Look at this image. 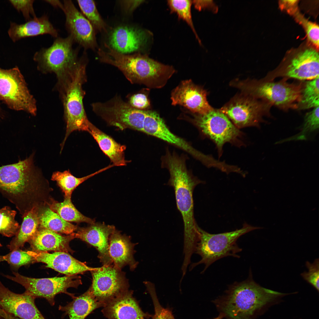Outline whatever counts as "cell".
<instances>
[{
    "instance_id": "obj_11",
    "label": "cell",
    "mask_w": 319,
    "mask_h": 319,
    "mask_svg": "<svg viewBox=\"0 0 319 319\" xmlns=\"http://www.w3.org/2000/svg\"><path fill=\"white\" fill-rule=\"evenodd\" d=\"M13 273L14 276H4L22 285L25 292L35 299H45L52 306L54 305L55 297L58 294L65 293L73 298L74 294L68 292L67 289L70 287L77 288L82 284L80 277L77 275L39 279L25 276L16 272Z\"/></svg>"
},
{
    "instance_id": "obj_1",
    "label": "cell",
    "mask_w": 319,
    "mask_h": 319,
    "mask_svg": "<svg viewBox=\"0 0 319 319\" xmlns=\"http://www.w3.org/2000/svg\"><path fill=\"white\" fill-rule=\"evenodd\" d=\"M34 154L18 162L0 167V193L22 216L45 201L44 182L33 162Z\"/></svg>"
},
{
    "instance_id": "obj_32",
    "label": "cell",
    "mask_w": 319,
    "mask_h": 319,
    "mask_svg": "<svg viewBox=\"0 0 319 319\" xmlns=\"http://www.w3.org/2000/svg\"><path fill=\"white\" fill-rule=\"evenodd\" d=\"M16 214L8 206L0 208V234L8 237L16 235L20 227L15 219Z\"/></svg>"
},
{
    "instance_id": "obj_22",
    "label": "cell",
    "mask_w": 319,
    "mask_h": 319,
    "mask_svg": "<svg viewBox=\"0 0 319 319\" xmlns=\"http://www.w3.org/2000/svg\"><path fill=\"white\" fill-rule=\"evenodd\" d=\"M133 291L128 290L106 303L102 312L108 319H145L144 313L133 296Z\"/></svg>"
},
{
    "instance_id": "obj_29",
    "label": "cell",
    "mask_w": 319,
    "mask_h": 319,
    "mask_svg": "<svg viewBox=\"0 0 319 319\" xmlns=\"http://www.w3.org/2000/svg\"><path fill=\"white\" fill-rule=\"evenodd\" d=\"M39 219L41 228L58 233L69 235L74 233L78 228L77 226L65 221L48 207L39 214Z\"/></svg>"
},
{
    "instance_id": "obj_20",
    "label": "cell",
    "mask_w": 319,
    "mask_h": 319,
    "mask_svg": "<svg viewBox=\"0 0 319 319\" xmlns=\"http://www.w3.org/2000/svg\"><path fill=\"white\" fill-rule=\"evenodd\" d=\"M145 31L135 27L122 25L111 32L108 37L110 48L121 53L126 54L140 50L147 42Z\"/></svg>"
},
{
    "instance_id": "obj_42",
    "label": "cell",
    "mask_w": 319,
    "mask_h": 319,
    "mask_svg": "<svg viewBox=\"0 0 319 319\" xmlns=\"http://www.w3.org/2000/svg\"><path fill=\"white\" fill-rule=\"evenodd\" d=\"M128 103L133 107L141 110L147 108L150 105L147 95L143 93L133 95L130 98Z\"/></svg>"
},
{
    "instance_id": "obj_6",
    "label": "cell",
    "mask_w": 319,
    "mask_h": 319,
    "mask_svg": "<svg viewBox=\"0 0 319 319\" xmlns=\"http://www.w3.org/2000/svg\"><path fill=\"white\" fill-rule=\"evenodd\" d=\"M263 228L252 226L246 223L239 229L230 232L212 234L198 226L199 240L195 253L201 257L198 262L192 263L189 269L191 271L197 266L204 264L203 273L212 263L221 258L228 256L239 258L237 253L242 251L237 243L241 236L253 230Z\"/></svg>"
},
{
    "instance_id": "obj_3",
    "label": "cell",
    "mask_w": 319,
    "mask_h": 319,
    "mask_svg": "<svg viewBox=\"0 0 319 319\" xmlns=\"http://www.w3.org/2000/svg\"><path fill=\"white\" fill-rule=\"evenodd\" d=\"M106 51L97 53L102 62L118 68L132 84H143L151 88L163 87L175 72L172 66L156 61L146 55L119 53L107 45Z\"/></svg>"
},
{
    "instance_id": "obj_49",
    "label": "cell",
    "mask_w": 319,
    "mask_h": 319,
    "mask_svg": "<svg viewBox=\"0 0 319 319\" xmlns=\"http://www.w3.org/2000/svg\"><path fill=\"white\" fill-rule=\"evenodd\" d=\"M4 261V256L0 255V262Z\"/></svg>"
},
{
    "instance_id": "obj_4",
    "label": "cell",
    "mask_w": 319,
    "mask_h": 319,
    "mask_svg": "<svg viewBox=\"0 0 319 319\" xmlns=\"http://www.w3.org/2000/svg\"><path fill=\"white\" fill-rule=\"evenodd\" d=\"M286 294L264 288L248 278L230 285L224 295L214 301L217 307L229 319H251L254 314L274 298Z\"/></svg>"
},
{
    "instance_id": "obj_50",
    "label": "cell",
    "mask_w": 319,
    "mask_h": 319,
    "mask_svg": "<svg viewBox=\"0 0 319 319\" xmlns=\"http://www.w3.org/2000/svg\"><path fill=\"white\" fill-rule=\"evenodd\" d=\"M12 319H21L19 318H18L15 317H14V316H13V315H12Z\"/></svg>"
},
{
    "instance_id": "obj_37",
    "label": "cell",
    "mask_w": 319,
    "mask_h": 319,
    "mask_svg": "<svg viewBox=\"0 0 319 319\" xmlns=\"http://www.w3.org/2000/svg\"><path fill=\"white\" fill-rule=\"evenodd\" d=\"M4 261H6L12 268L18 269L21 266L27 265L35 261L34 258L28 251L22 250L20 249L13 250L4 256Z\"/></svg>"
},
{
    "instance_id": "obj_18",
    "label": "cell",
    "mask_w": 319,
    "mask_h": 319,
    "mask_svg": "<svg viewBox=\"0 0 319 319\" xmlns=\"http://www.w3.org/2000/svg\"><path fill=\"white\" fill-rule=\"evenodd\" d=\"M115 229L114 225L95 222L87 227L79 228L74 232L75 237L95 247L98 252V257L103 265H110L113 263L109 254V240Z\"/></svg>"
},
{
    "instance_id": "obj_39",
    "label": "cell",
    "mask_w": 319,
    "mask_h": 319,
    "mask_svg": "<svg viewBox=\"0 0 319 319\" xmlns=\"http://www.w3.org/2000/svg\"><path fill=\"white\" fill-rule=\"evenodd\" d=\"M144 283L152 299L155 313L152 319H169V310L163 307L160 304L156 293L154 284L149 281H144Z\"/></svg>"
},
{
    "instance_id": "obj_8",
    "label": "cell",
    "mask_w": 319,
    "mask_h": 319,
    "mask_svg": "<svg viewBox=\"0 0 319 319\" xmlns=\"http://www.w3.org/2000/svg\"><path fill=\"white\" fill-rule=\"evenodd\" d=\"M74 42L69 35L57 37L51 46L35 54L34 60L38 69L44 73H53L57 77L73 66L78 61V49L73 47Z\"/></svg>"
},
{
    "instance_id": "obj_25",
    "label": "cell",
    "mask_w": 319,
    "mask_h": 319,
    "mask_svg": "<svg viewBox=\"0 0 319 319\" xmlns=\"http://www.w3.org/2000/svg\"><path fill=\"white\" fill-rule=\"evenodd\" d=\"M8 34L12 40L15 42L23 38L45 34L56 38L58 33L48 17L44 15L33 18L22 24L11 22Z\"/></svg>"
},
{
    "instance_id": "obj_40",
    "label": "cell",
    "mask_w": 319,
    "mask_h": 319,
    "mask_svg": "<svg viewBox=\"0 0 319 319\" xmlns=\"http://www.w3.org/2000/svg\"><path fill=\"white\" fill-rule=\"evenodd\" d=\"M319 260L315 259L313 263L308 261L306 262V266L308 269L307 272L305 271L301 275L306 281L313 286L318 291L319 279Z\"/></svg>"
},
{
    "instance_id": "obj_28",
    "label": "cell",
    "mask_w": 319,
    "mask_h": 319,
    "mask_svg": "<svg viewBox=\"0 0 319 319\" xmlns=\"http://www.w3.org/2000/svg\"><path fill=\"white\" fill-rule=\"evenodd\" d=\"M104 306L95 298L88 289L81 295L75 297L66 305H59L58 309L68 315L69 319H84L93 310Z\"/></svg>"
},
{
    "instance_id": "obj_21",
    "label": "cell",
    "mask_w": 319,
    "mask_h": 319,
    "mask_svg": "<svg viewBox=\"0 0 319 319\" xmlns=\"http://www.w3.org/2000/svg\"><path fill=\"white\" fill-rule=\"evenodd\" d=\"M287 67L285 76L300 80H311L319 77V54L308 48L298 52Z\"/></svg>"
},
{
    "instance_id": "obj_46",
    "label": "cell",
    "mask_w": 319,
    "mask_h": 319,
    "mask_svg": "<svg viewBox=\"0 0 319 319\" xmlns=\"http://www.w3.org/2000/svg\"><path fill=\"white\" fill-rule=\"evenodd\" d=\"M11 315L0 308V319H9Z\"/></svg>"
},
{
    "instance_id": "obj_26",
    "label": "cell",
    "mask_w": 319,
    "mask_h": 319,
    "mask_svg": "<svg viewBox=\"0 0 319 319\" xmlns=\"http://www.w3.org/2000/svg\"><path fill=\"white\" fill-rule=\"evenodd\" d=\"M87 132L96 140L101 149L109 158L114 166H124L127 165L128 161L125 160L124 156L125 146L117 142L92 123Z\"/></svg>"
},
{
    "instance_id": "obj_33",
    "label": "cell",
    "mask_w": 319,
    "mask_h": 319,
    "mask_svg": "<svg viewBox=\"0 0 319 319\" xmlns=\"http://www.w3.org/2000/svg\"><path fill=\"white\" fill-rule=\"evenodd\" d=\"M319 77L308 81L302 90L299 105L302 109L319 106Z\"/></svg>"
},
{
    "instance_id": "obj_19",
    "label": "cell",
    "mask_w": 319,
    "mask_h": 319,
    "mask_svg": "<svg viewBox=\"0 0 319 319\" xmlns=\"http://www.w3.org/2000/svg\"><path fill=\"white\" fill-rule=\"evenodd\" d=\"M28 252L35 261L45 263L46 267L66 276L77 275L87 271H91L96 268L88 266L85 263L78 260L64 252H54L52 253L33 251Z\"/></svg>"
},
{
    "instance_id": "obj_34",
    "label": "cell",
    "mask_w": 319,
    "mask_h": 319,
    "mask_svg": "<svg viewBox=\"0 0 319 319\" xmlns=\"http://www.w3.org/2000/svg\"><path fill=\"white\" fill-rule=\"evenodd\" d=\"M83 15L90 22L94 28L100 31L107 30V25L101 18L92 0H77Z\"/></svg>"
},
{
    "instance_id": "obj_16",
    "label": "cell",
    "mask_w": 319,
    "mask_h": 319,
    "mask_svg": "<svg viewBox=\"0 0 319 319\" xmlns=\"http://www.w3.org/2000/svg\"><path fill=\"white\" fill-rule=\"evenodd\" d=\"M207 95L206 90L191 80L183 81L172 92V104L183 106L194 113L204 114L213 109L207 100Z\"/></svg>"
},
{
    "instance_id": "obj_48",
    "label": "cell",
    "mask_w": 319,
    "mask_h": 319,
    "mask_svg": "<svg viewBox=\"0 0 319 319\" xmlns=\"http://www.w3.org/2000/svg\"><path fill=\"white\" fill-rule=\"evenodd\" d=\"M169 319H175L171 311L170 310H169Z\"/></svg>"
},
{
    "instance_id": "obj_45",
    "label": "cell",
    "mask_w": 319,
    "mask_h": 319,
    "mask_svg": "<svg viewBox=\"0 0 319 319\" xmlns=\"http://www.w3.org/2000/svg\"><path fill=\"white\" fill-rule=\"evenodd\" d=\"M55 8H59L62 9L63 4L59 0H45Z\"/></svg>"
},
{
    "instance_id": "obj_5",
    "label": "cell",
    "mask_w": 319,
    "mask_h": 319,
    "mask_svg": "<svg viewBox=\"0 0 319 319\" xmlns=\"http://www.w3.org/2000/svg\"><path fill=\"white\" fill-rule=\"evenodd\" d=\"M165 161L170 176L168 184L174 188L177 207L183 221L184 244L192 246L199 237L194 217L193 193L195 187L204 182L189 172L184 161L175 154H167Z\"/></svg>"
},
{
    "instance_id": "obj_10",
    "label": "cell",
    "mask_w": 319,
    "mask_h": 319,
    "mask_svg": "<svg viewBox=\"0 0 319 319\" xmlns=\"http://www.w3.org/2000/svg\"><path fill=\"white\" fill-rule=\"evenodd\" d=\"M0 99L12 109L34 116L36 114L35 99L17 66L8 69L0 68Z\"/></svg>"
},
{
    "instance_id": "obj_38",
    "label": "cell",
    "mask_w": 319,
    "mask_h": 319,
    "mask_svg": "<svg viewBox=\"0 0 319 319\" xmlns=\"http://www.w3.org/2000/svg\"><path fill=\"white\" fill-rule=\"evenodd\" d=\"M295 19L304 28L307 38L310 42L316 48L319 47L318 25L316 23L308 20L297 12L294 14Z\"/></svg>"
},
{
    "instance_id": "obj_30",
    "label": "cell",
    "mask_w": 319,
    "mask_h": 319,
    "mask_svg": "<svg viewBox=\"0 0 319 319\" xmlns=\"http://www.w3.org/2000/svg\"><path fill=\"white\" fill-rule=\"evenodd\" d=\"M113 167L112 165L86 176L78 178L74 176L69 170L63 172L56 171L52 175L51 180L56 181L64 194V197H71L74 190L79 185L90 178Z\"/></svg>"
},
{
    "instance_id": "obj_52",
    "label": "cell",
    "mask_w": 319,
    "mask_h": 319,
    "mask_svg": "<svg viewBox=\"0 0 319 319\" xmlns=\"http://www.w3.org/2000/svg\"><path fill=\"white\" fill-rule=\"evenodd\" d=\"M10 319H12V317H11V318Z\"/></svg>"
},
{
    "instance_id": "obj_44",
    "label": "cell",
    "mask_w": 319,
    "mask_h": 319,
    "mask_svg": "<svg viewBox=\"0 0 319 319\" xmlns=\"http://www.w3.org/2000/svg\"><path fill=\"white\" fill-rule=\"evenodd\" d=\"M144 1L142 0H125L120 1V2L125 11L128 13H131Z\"/></svg>"
},
{
    "instance_id": "obj_12",
    "label": "cell",
    "mask_w": 319,
    "mask_h": 319,
    "mask_svg": "<svg viewBox=\"0 0 319 319\" xmlns=\"http://www.w3.org/2000/svg\"><path fill=\"white\" fill-rule=\"evenodd\" d=\"M91 272L92 282L88 290L104 306L128 290L129 284L125 272L113 264L96 268Z\"/></svg>"
},
{
    "instance_id": "obj_41",
    "label": "cell",
    "mask_w": 319,
    "mask_h": 319,
    "mask_svg": "<svg viewBox=\"0 0 319 319\" xmlns=\"http://www.w3.org/2000/svg\"><path fill=\"white\" fill-rule=\"evenodd\" d=\"M34 0H9L14 7L22 13L27 21L36 17L33 8Z\"/></svg>"
},
{
    "instance_id": "obj_7",
    "label": "cell",
    "mask_w": 319,
    "mask_h": 319,
    "mask_svg": "<svg viewBox=\"0 0 319 319\" xmlns=\"http://www.w3.org/2000/svg\"><path fill=\"white\" fill-rule=\"evenodd\" d=\"M193 118V123L201 133L215 144L219 157L226 143L239 147L244 144L243 133L219 109L213 108L204 114H196Z\"/></svg>"
},
{
    "instance_id": "obj_23",
    "label": "cell",
    "mask_w": 319,
    "mask_h": 319,
    "mask_svg": "<svg viewBox=\"0 0 319 319\" xmlns=\"http://www.w3.org/2000/svg\"><path fill=\"white\" fill-rule=\"evenodd\" d=\"M136 244L131 242L130 237L115 229L110 236L109 245V255L114 265L121 269L128 266L131 270H134L138 263L134 257Z\"/></svg>"
},
{
    "instance_id": "obj_36",
    "label": "cell",
    "mask_w": 319,
    "mask_h": 319,
    "mask_svg": "<svg viewBox=\"0 0 319 319\" xmlns=\"http://www.w3.org/2000/svg\"><path fill=\"white\" fill-rule=\"evenodd\" d=\"M319 111L318 106L307 113L301 131L298 134L287 139L286 141L305 140L307 135L318 129Z\"/></svg>"
},
{
    "instance_id": "obj_14",
    "label": "cell",
    "mask_w": 319,
    "mask_h": 319,
    "mask_svg": "<svg viewBox=\"0 0 319 319\" xmlns=\"http://www.w3.org/2000/svg\"><path fill=\"white\" fill-rule=\"evenodd\" d=\"M143 132L176 146L187 152L206 166L213 167L216 160L194 148L184 139L173 134L156 112L147 111Z\"/></svg>"
},
{
    "instance_id": "obj_51",
    "label": "cell",
    "mask_w": 319,
    "mask_h": 319,
    "mask_svg": "<svg viewBox=\"0 0 319 319\" xmlns=\"http://www.w3.org/2000/svg\"><path fill=\"white\" fill-rule=\"evenodd\" d=\"M2 246V245L0 242V247Z\"/></svg>"
},
{
    "instance_id": "obj_9",
    "label": "cell",
    "mask_w": 319,
    "mask_h": 319,
    "mask_svg": "<svg viewBox=\"0 0 319 319\" xmlns=\"http://www.w3.org/2000/svg\"><path fill=\"white\" fill-rule=\"evenodd\" d=\"M230 85L238 88L241 93L255 98L267 99L280 107L290 106L299 102L302 91L298 86L282 82L259 83L249 79L232 81Z\"/></svg>"
},
{
    "instance_id": "obj_47",
    "label": "cell",
    "mask_w": 319,
    "mask_h": 319,
    "mask_svg": "<svg viewBox=\"0 0 319 319\" xmlns=\"http://www.w3.org/2000/svg\"><path fill=\"white\" fill-rule=\"evenodd\" d=\"M224 317V316L223 314L220 313L218 317L213 319H222Z\"/></svg>"
},
{
    "instance_id": "obj_27",
    "label": "cell",
    "mask_w": 319,
    "mask_h": 319,
    "mask_svg": "<svg viewBox=\"0 0 319 319\" xmlns=\"http://www.w3.org/2000/svg\"><path fill=\"white\" fill-rule=\"evenodd\" d=\"M38 206L34 207L22 216V222L18 232L7 247L12 251L23 247L34 235L40 225Z\"/></svg>"
},
{
    "instance_id": "obj_15",
    "label": "cell",
    "mask_w": 319,
    "mask_h": 319,
    "mask_svg": "<svg viewBox=\"0 0 319 319\" xmlns=\"http://www.w3.org/2000/svg\"><path fill=\"white\" fill-rule=\"evenodd\" d=\"M62 10L66 17L65 27L69 35L85 49L97 47L95 28L71 0H64Z\"/></svg>"
},
{
    "instance_id": "obj_43",
    "label": "cell",
    "mask_w": 319,
    "mask_h": 319,
    "mask_svg": "<svg viewBox=\"0 0 319 319\" xmlns=\"http://www.w3.org/2000/svg\"><path fill=\"white\" fill-rule=\"evenodd\" d=\"M297 0H281L279 2L281 9H285L290 14H294L297 11Z\"/></svg>"
},
{
    "instance_id": "obj_35",
    "label": "cell",
    "mask_w": 319,
    "mask_h": 319,
    "mask_svg": "<svg viewBox=\"0 0 319 319\" xmlns=\"http://www.w3.org/2000/svg\"><path fill=\"white\" fill-rule=\"evenodd\" d=\"M172 12L176 13L180 19L185 21L192 29L197 39L200 41L194 27L192 20L191 8L192 1L187 0H172L167 1Z\"/></svg>"
},
{
    "instance_id": "obj_24",
    "label": "cell",
    "mask_w": 319,
    "mask_h": 319,
    "mask_svg": "<svg viewBox=\"0 0 319 319\" xmlns=\"http://www.w3.org/2000/svg\"><path fill=\"white\" fill-rule=\"evenodd\" d=\"M75 238L74 232L67 235L45 228L38 229L34 235L28 242L32 251L47 252L53 251L69 253L73 251L69 247L70 242Z\"/></svg>"
},
{
    "instance_id": "obj_2",
    "label": "cell",
    "mask_w": 319,
    "mask_h": 319,
    "mask_svg": "<svg viewBox=\"0 0 319 319\" xmlns=\"http://www.w3.org/2000/svg\"><path fill=\"white\" fill-rule=\"evenodd\" d=\"M87 62L84 54L73 67L57 77L56 86L63 103L66 124L65 136L61 145V150L72 132L87 131L91 123L87 117L83 103L85 92L82 86L87 81Z\"/></svg>"
},
{
    "instance_id": "obj_13",
    "label": "cell",
    "mask_w": 319,
    "mask_h": 319,
    "mask_svg": "<svg viewBox=\"0 0 319 319\" xmlns=\"http://www.w3.org/2000/svg\"><path fill=\"white\" fill-rule=\"evenodd\" d=\"M219 109L239 129L258 127L263 121L262 104L255 98L242 93L236 95Z\"/></svg>"
},
{
    "instance_id": "obj_17",
    "label": "cell",
    "mask_w": 319,
    "mask_h": 319,
    "mask_svg": "<svg viewBox=\"0 0 319 319\" xmlns=\"http://www.w3.org/2000/svg\"><path fill=\"white\" fill-rule=\"evenodd\" d=\"M35 299L25 291L14 293L0 281V307L7 313L21 319H45L35 304Z\"/></svg>"
},
{
    "instance_id": "obj_31",
    "label": "cell",
    "mask_w": 319,
    "mask_h": 319,
    "mask_svg": "<svg viewBox=\"0 0 319 319\" xmlns=\"http://www.w3.org/2000/svg\"><path fill=\"white\" fill-rule=\"evenodd\" d=\"M71 198L64 197V201L61 202L53 201L48 204L49 208L67 222H84L90 224L95 223V219L84 216L72 204Z\"/></svg>"
}]
</instances>
